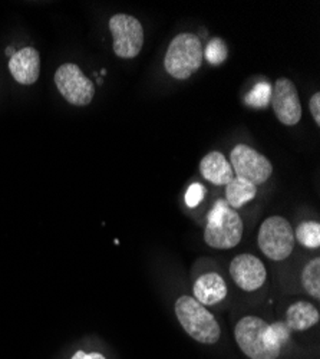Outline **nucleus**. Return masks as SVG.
I'll list each match as a JSON object with an SVG mask.
<instances>
[{
	"mask_svg": "<svg viewBox=\"0 0 320 359\" xmlns=\"http://www.w3.org/2000/svg\"><path fill=\"white\" fill-rule=\"evenodd\" d=\"M239 348L250 359H277L281 346L274 339L270 323L258 316H244L235 329Z\"/></svg>",
	"mask_w": 320,
	"mask_h": 359,
	"instance_id": "nucleus-1",
	"label": "nucleus"
},
{
	"mask_svg": "<svg viewBox=\"0 0 320 359\" xmlns=\"http://www.w3.org/2000/svg\"><path fill=\"white\" fill-rule=\"evenodd\" d=\"M176 315L184 331L197 342L213 345L220 339L221 329L214 315L191 296H180L176 302Z\"/></svg>",
	"mask_w": 320,
	"mask_h": 359,
	"instance_id": "nucleus-2",
	"label": "nucleus"
},
{
	"mask_svg": "<svg viewBox=\"0 0 320 359\" xmlns=\"http://www.w3.org/2000/svg\"><path fill=\"white\" fill-rule=\"evenodd\" d=\"M243 230L244 226L240 215L225 200H218L209 215L204 241L213 249H232L242 242Z\"/></svg>",
	"mask_w": 320,
	"mask_h": 359,
	"instance_id": "nucleus-3",
	"label": "nucleus"
},
{
	"mask_svg": "<svg viewBox=\"0 0 320 359\" xmlns=\"http://www.w3.org/2000/svg\"><path fill=\"white\" fill-rule=\"evenodd\" d=\"M202 59L204 49L200 38L194 34H180L169 42L164 67L172 78L186 81L201 68Z\"/></svg>",
	"mask_w": 320,
	"mask_h": 359,
	"instance_id": "nucleus-4",
	"label": "nucleus"
},
{
	"mask_svg": "<svg viewBox=\"0 0 320 359\" xmlns=\"http://www.w3.org/2000/svg\"><path fill=\"white\" fill-rule=\"evenodd\" d=\"M258 248L270 260H284L295 249V230L284 217L272 216L258 230Z\"/></svg>",
	"mask_w": 320,
	"mask_h": 359,
	"instance_id": "nucleus-5",
	"label": "nucleus"
},
{
	"mask_svg": "<svg viewBox=\"0 0 320 359\" xmlns=\"http://www.w3.org/2000/svg\"><path fill=\"white\" fill-rule=\"evenodd\" d=\"M113 53L123 59H132L139 55L144 46V27L141 22L131 16L118 13L109 19Z\"/></svg>",
	"mask_w": 320,
	"mask_h": 359,
	"instance_id": "nucleus-6",
	"label": "nucleus"
},
{
	"mask_svg": "<svg viewBox=\"0 0 320 359\" xmlns=\"http://www.w3.org/2000/svg\"><path fill=\"white\" fill-rule=\"evenodd\" d=\"M55 85L57 91L75 107L90 105L95 95L94 82L86 78L76 64H64L56 69Z\"/></svg>",
	"mask_w": 320,
	"mask_h": 359,
	"instance_id": "nucleus-7",
	"label": "nucleus"
},
{
	"mask_svg": "<svg viewBox=\"0 0 320 359\" xmlns=\"http://www.w3.org/2000/svg\"><path fill=\"white\" fill-rule=\"evenodd\" d=\"M230 165L235 177L244 178L256 187L265 184L273 172L270 160L246 144H239L231 149Z\"/></svg>",
	"mask_w": 320,
	"mask_h": 359,
	"instance_id": "nucleus-8",
	"label": "nucleus"
},
{
	"mask_svg": "<svg viewBox=\"0 0 320 359\" xmlns=\"http://www.w3.org/2000/svg\"><path fill=\"white\" fill-rule=\"evenodd\" d=\"M272 105L279 121L287 127L299 124L302 118V104L298 88L288 78H280L273 85Z\"/></svg>",
	"mask_w": 320,
	"mask_h": 359,
	"instance_id": "nucleus-9",
	"label": "nucleus"
},
{
	"mask_svg": "<svg viewBox=\"0 0 320 359\" xmlns=\"http://www.w3.org/2000/svg\"><path fill=\"white\" fill-rule=\"evenodd\" d=\"M230 275L235 283L244 292H254L260 289L267 279L265 263L249 253L239 255L231 260Z\"/></svg>",
	"mask_w": 320,
	"mask_h": 359,
	"instance_id": "nucleus-10",
	"label": "nucleus"
},
{
	"mask_svg": "<svg viewBox=\"0 0 320 359\" xmlns=\"http://www.w3.org/2000/svg\"><path fill=\"white\" fill-rule=\"evenodd\" d=\"M9 71L18 83L34 85L41 74L39 52L32 46L16 50L9 59Z\"/></svg>",
	"mask_w": 320,
	"mask_h": 359,
	"instance_id": "nucleus-11",
	"label": "nucleus"
},
{
	"mask_svg": "<svg viewBox=\"0 0 320 359\" xmlns=\"http://www.w3.org/2000/svg\"><path fill=\"white\" fill-rule=\"evenodd\" d=\"M194 299L204 306H213L223 302L227 296L225 280L216 272L200 276L194 283Z\"/></svg>",
	"mask_w": 320,
	"mask_h": 359,
	"instance_id": "nucleus-12",
	"label": "nucleus"
},
{
	"mask_svg": "<svg viewBox=\"0 0 320 359\" xmlns=\"http://www.w3.org/2000/svg\"><path fill=\"white\" fill-rule=\"evenodd\" d=\"M200 172L214 186H227L235 178L230 163L218 151H213L201 160Z\"/></svg>",
	"mask_w": 320,
	"mask_h": 359,
	"instance_id": "nucleus-13",
	"label": "nucleus"
},
{
	"mask_svg": "<svg viewBox=\"0 0 320 359\" xmlns=\"http://www.w3.org/2000/svg\"><path fill=\"white\" fill-rule=\"evenodd\" d=\"M319 319L320 315L314 305L309 302H296L288 306L283 322L290 332H303L313 327Z\"/></svg>",
	"mask_w": 320,
	"mask_h": 359,
	"instance_id": "nucleus-14",
	"label": "nucleus"
},
{
	"mask_svg": "<svg viewBox=\"0 0 320 359\" xmlns=\"http://www.w3.org/2000/svg\"><path fill=\"white\" fill-rule=\"evenodd\" d=\"M257 196V187L247 182L244 178L235 177L231 182L225 186V203L237 210V208H242L254 197Z\"/></svg>",
	"mask_w": 320,
	"mask_h": 359,
	"instance_id": "nucleus-15",
	"label": "nucleus"
},
{
	"mask_svg": "<svg viewBox=\"0 0 320 359\" xmlns=\"http://www.w3.org/2000/svg\"><path fill=\"white\" fill-rule=\"evenodd\" d=\"M302 285L305 290L316 301L320 299V259L310 260L302 272Z\"/></svg>",
	"mask_w": 320,
	"mask_h": 359,
	"instance_id": "nucleus-16",
	"label": "nucleus"
},
{
	"mask_svg": "<svg viewBox=\"0 0 320 359\" xmlns=\"http://www.w3.org/2000/svg\"><path fill=\"white\" fill-rule=\"evenodd\" d=\"M295 241L307 249L320 246V224L317 222H305L295 230Z\"/></svg>",
	"mask_w": 320,
	"mask_h": 359,
	"instance_id": "nucleus-17",
	"label": "nucleus"
},
{
	"mask_svg": "<svg viewBox=\"0 0 320 359\" xmlns=\"http://www.w3.org/2000/svg\"><path fill=\"white\" fill-rule=\"evenodd\" d=\"M272 94H273V85L266 82H258L253 86L251 91L246 95L244 101L247 105L253 108H267L272 104Z\"/></svg>",
	"mask_w": 320,
	"mask_h": 359,
	"instance_id": "nucleus-18",
	"label": "nucleus"
},
{
	"mask_svg": "<svg viewBox=\"0 0 320 359\" xmlns=\"http://www.w3.org/2000/svg\"><path fill=\"white\" fill-rule=\"evenodd\" d=\"M227 56H228L227 45L220 38H214L213 41H210L206 50H204V57L211 65L223 64L227 59Z\"/></svg>",
	"mask_w": 320,
	"mask_h": 359,
	"instance_id": "nucleus-19",
	"label": "nucleus"
},
{
	"mask_svg": "<svg viewBox=\"0 0 320 359\" xmlns=\"http://www.w3.org/2000/svg\"><path fill=\"white\" fill-rule=\"evenodd\" d=\"M206 197V189L200 183H194L188 187L184 198H186V204L190 208H195L198 204H201V201L204 200Z\"/></svg>",
	"mask_w": 320,
	"mask_h": 359,
	"instance_id": "nucleus-20",
	"label": "nucleus"
},
{
	"mask_svg": "<svg viewBox=\"0 0 320 359\" xmlns=\"http://www.w3.org/2000/svg\"><path fill=\"white\" fill-rule=\"evenodd\" d=\"M270 329H272V334L274 337V339L277 341V344L283 348L288 339H290V335H292V332L288 331L287 326L284 325L283 320L280 322H274V323H270Z\"/></svg>",
	"mask_w": 320,
	"mask_h": 359,
	"instance_id": "nucleus-21",
	"label": "nucleus"
},
{
	"mask_svg": "<svg viewBox=\"0 0 320 359\" xmlns=\"http://www.w3.org/2000/svg\"><path fill=\"white\" fill-rule=\"evenodd\" d=\"M309 107H310V114L314 119V123L320 126V93L313 94V97L309 101Z\"/></svg>",
	"mask_w": 320,
	"mask_h": 359,
	"instance_id": "nucleus-22",
	"label": "nucleus"
},
{
	"mask_svg": "<svg viewBox=\"0 0 320 359\" xmlns=\"http://www.w3.org/2000/svg\"><path fill=\"white\" fill-rule=\"evenodd\" d=\"M71 359H106L102 353L99 352H91V353H86L83 351H78Z\"/></svg>",
	"mask_w": 320,
	"mask_h": 359,
	"instance_id": "nucleus-23",
	"label": "nucleus"
},
{
	"mask_svg": "<svg viewBox=\"0 0 320 359\" xmlns=\"http://www.w3.org/2000/svg\"><path fill=\"white\" fill-rule=\"evenodd\" d=\"M13 53H15V49H13L12 46H9V48L6 49V55H8V56H12Z\"/></svg>",
	"mask_w": 320,
	"mask_h": 359,
	"instance_id": "nucleus-24",
	"label": "nucleus"
}]
</instances>
